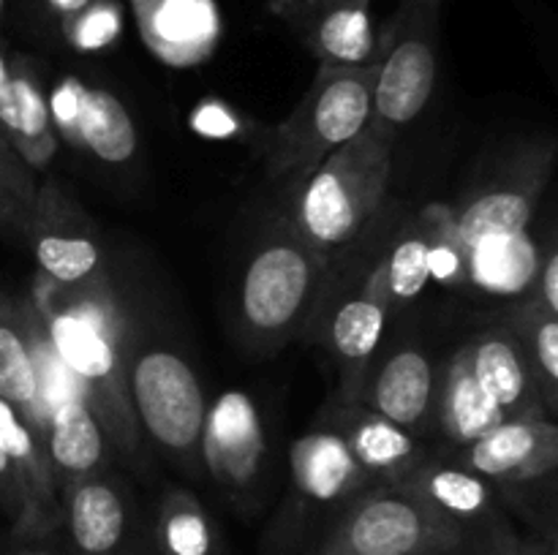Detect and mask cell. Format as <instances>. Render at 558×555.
Listing matches in <instances>:
<instances>
[{"label": "cell", "mask_w": 558, "mask_h": 555, "mask_svg": "<svg viewBox=\"0 0 558 555\" xmlns=\"http://www.w3.org/2000/svg\"><path fill=\"white\" fill-rule=\"evenodd\" d=\"M31 305L41 319L54 357L71 375L109 444L134 457L142 430L129 397V324L107 278L82 286H58L36 275Z\"/></svg>", "instance_id": "obj_1"}, {"label": "cell", "mask_w": 558, "mask_h": 555, "mask_svg": "<svg viewBox=\"0 0 558 555\" xmlns=\"http://www.w3.org/2000/svg\"><path fill=\"white\" fill-rule=\"evenodd\" d=\"M392 141L385 128L360 131L308 174L298 196V234L319 254L354 243L387 196Z\"/></svg>", "instance_id": "obj_2"}, {"label": "cell", "mask_w": 558, "mask_h": 555, "mask_svg": "<svg viewBox=\"0 0 558 555\" xmlns=\"http://www.w3.org/2000/svg\"><path fill=\"white\" fill-rule=\"evenodd\" d=\"M379 60L368 65L319 63L308 92L270 131L265 163L272 177H308L332 150L368 128Z\"/></svg>", "instance_id": "obj_3"}, {"label": "cell", "mask_w": 558, "mask_h": 555, "mask_svg": "<svg viewBox=\"0 0 558 555\" xmlns=\"http://www.w3.org/2000/svg\"><path fill=\"white\" fill-rule=\"evenodd\" d=\"M474 542L401 484H371L327 526L308 555H463Z\"/></svg>", "instance_id": "obj_4"}, {"label": "cell", "mask_w": 558, "mask_h": 555, "mask_svg": "<svg viewBox=\"0 0 558 555\" xmlns=\"http://www.w3.org/2000/svg\"><path fill=\"white\" fill-rule=\"evenodd\" d=\"M289 473V498L267 536V555H308L332 517L376 484L332 430H311L294 441Z\"/></svg>", "instance_id": "obj_5"}, {"label": "cell", "mask_w": 558, "mask_h": 555, "mask_svg": "<svg viewBox=\"0 0 558 555\" xmlns=\"http://www.w3.org/2000/svg\"><path fill=\"white\" fill-rule=\"evenodd\" d=\"M327 256L300 234L267 239L243 272L240 319L254 341L281 346L308 319L325 281Z\"/></svg>", "instance_id": "obj_6"}, {"label": "cell", "mask_w": 558, "mask_h": 555, "mask_svg": "<svg viewBox=\"0 0 558 555\" xmlns=\"http://www.w3.org/2000/svg\"><path fill=\"white\" fill-rule=\"evenodd\" d=\"M129 397L140 430L161 449L202 460L207 400L194 368L169 348H145L129 362Z\"/></svg>", "instance_id": "obj_7"}, {"label": "cell", "mask_w": 558, "mask_h": 555, "mask_svg": "<svg viewBox=\"0 0 558 555\" xmlns=\"http://www.w3.org/2000/svg\"><path fill=\"white\" fill-rule=\"evenodd\" d=\"M436 11L439 0H401L381 44L374 82L371 125L376 128L396 134L430 101L436 85Z\"/></svg>", "instance_id": "obj_8"}, {"label": "cell", "mask_w": 558, "mask_h": 555, "mask_svg": "<svg viewBox=\"0 0 558 555\" xmlns=\"http://www.w3.org/2000/svg\"><path fill=\"white\" fill-rule=\"evenodd\" d=\"M36 259L38 278L58 286L107 278L101 234L80 205L54 180L38 183L31 221L22 237Z\"/></svg>", "instance_id": "obj_9"}, {"label": "cell", "mask_w": 558, "mask_h": 555, "mask_svg": "<svg viewBox=\"0 0 558 555\" xmlns=\"http://www.w3.org/2000/svg\"><path fill=\"white\" fill-rule=\"evenodd\" d=\"M60 501L69 555H156L153 533L145 536L129 493L107 471L63 484Z\"/></svg>", "instance_id": "obj_10"}, {"label": "cell", "mask_w": 558, "mask_h": 555, "mask_svg": "<svg viewBox=\"0 0 558 555\" xmlns=\"http://www.w3.org/2000/svg\"><path fill=\"white\" fill-rule=\"evenodd\" d=\"M554 150H532L507 169L480 194L469 196L463 205L450 207L452 232L461 250L494 237L526 234L537 212L539 196L548 185Z\"/></svg>", "instance_id": "obj_11"}, {"label": "cell", "mask_w": 558, "mask_h": 555, "mask_svg": "<svg viewBox=\"0 0 558 555\" xmlns=\"http://www.w3.org/2000/svg\"><path fill=\"white\" fill-rule=\"evenodd\" d=\"M54 134L98 163L123 166L136 156L134 120L118 96L65 76L47 96Z\"/></svg>", "instance_id": "obj_12"}, {"label": "cell", "mask_w": 558, "mask_h": 555, "mask_svg": "<svg viewBox=\"0 0 558 555\" xmlns=\"http://www.w3.org/2000/svg\"><path fill=\"white\" fill-rule=\"evenodd\" d=\"M267 9L327 65H368L381 58L374 0H267Z\"/></svg>", "instance_id": "obj_13"}, {"label": "cell", "mask_w": 558, "mask_h": 555, "mask_svg": "<svg viewBox=\"0 0 558 555\" xmlns=\"http://www.w3.org/2000/svg\"><path fill=\"white\" fill-rule=\"evenodd\" d=\"M265 452V424L259 408L245 392H223L213 406H207L202 462L229 493H251L262 473Z\"/></svg>", "instance_id": "obj_14"}, {"label": "cell", "mask_w": 558, "mask_h": 555, "mask_svg": "<svg viewBox=\"0 0 558 555\" xmlns=\"http://www.w3.org/2000/svg\"><path fill=\"white\" fill-rule=\"evenodd\" d=\"M458 466L505 488L534 484L556 471L558 428L550 419H507L483 439L461 446Z\"/></svg>", "instance_id": "obj_15"}, {"label": "cell", "mask_w": 558, "mask_h": 555, "mask_svg": "<svg viewBox=\"0 0 558 555\" xmlns=\"http://www.w3.org/2000/svg\"><path fill=\"white\" fill-rule=\"evenodd\" d=\"M0 446L14 462L16 479L25 495V522L20 533L11 539L47 542L60 531V522H63L60 482L54 477L41 433H36L5 400H0Z\"/></svg>", "instance_id": "obj_16"}, {"label": "cell", "mask_w": 558, "mask_h": 555, "mask_svg": "<svg viewBox=\"0 0 558 555\" xmlns=\"http://www.w3.org/2000/svg\"><path fill=\"white\" fill-rule=\"evenodd\" d=\"M401 488L423 501L441 520L461 528L472 542L480 533H485L488 542H496L501 533H507L505 528H499V504L490 482L458 462L423 460L403 479Z\"/></svg>", "instance_id": "obj_17"}, {"label": "cell", "mask_w": 558, "mask_h": 555, "mask_svg": "<svg viewBox=\"0 0 558 555\" xmlns=\"http://www.w3.org/2000/svg\"><path fill=\"white\" fill-rule=\"evenodd\" d=\"M0 136L33 174H47L58 152L47 90L27 54H11V74L0 90Z\"/></svg>", "instance_id": "obj_18"}, {"label": "cell", "mask_w": 558, "mask_h": 555, "mask_svg": "<svg viewBox=\"0 0 558 555\" xmlns=\"http://www.w3.org/2000/svg\"><path fill=\"white\" fill-rule=\"evenodd\" d=\"M461 348L474 379L494 397L507 419H550L526 354L510 326L480 332Z\"/></svg>", "instance_id": "obj_19"}, {"label": "cell", "mask_w": 558, "mask_h": 555, "mask_svg": "<svg viewBox=\"0 0 558 555\" xmlns=\"http://www.w3.org/2000/svg\"><path fill=\"white\" fill-rule=\"evenodd\" d=\"M147 47L172 65L202 63L216 49L221 16L213 0H131Z\"/></svg>", "instance_id": "obj_20"}, {"label": "cell", "mask_w": 558, "mask_h": 555, "mask_svg": "<svg viewBox=\"0 0 558 555\" xmlns=\"http://www.w3.org/2000/svg\"><path fill=\"white\" fill-rule=\"evenodd\" d=\"M436 390L439 381L428 354L414 346H403L376 370L368 392V408L414 433L436 408Z\"/></svg>", "instance_id": "obj_21"}, {"label": "cell", "mask_w": 558, "mask_h": 555, "mask_svg": "<svg viewBox=\"0 0 558 555\" xmlns=\"http://www.w3.org/2000/svg\"><path fill=\"white\" fill-rule=\"evenodd\" d=\"M0 400L9 403L36 433H41V386L31 341L27 299L0 288Z\"/></svg>", "instance_id": "obj_22"}, {"label": "cell", "mask_w": 558, "mask_h": 555, "mask_svg": "<svg viewBox=\"0 0 558 555\" xmlns=\"http://www.w3.org/2000/svg\"><path fill=\"white\" fill-rule=\"evenodd\" d=\"M341 439L376 484H401L425 460L423 449L409 430L379 417L371 408H363L349 419L347 428L341 430Z\"/></svg>", "instance_id": "obj_23"}, {"label": "cell", "mask_w": 558, "mask_h": 555, "mask_svg": "<svg viewBox=\"0 0 558 555\" xmlns=\"http://www.w3.org/2000/svg\"><path fill=\"white\" fill-rule=\"evenodd\" d=\"M436 414H439L441 433L458 446L483 439L501 422H507L505 411L494 403V397L480 386L472 368L466 362L463 348L452 354L445 370L439 390H436Z\"/></svg>", "instance_id": "obj_24"}, {"label": "cell", "mask_w": 558, "mask_h": 555, "mask_svg": "<svg viewBox=\"0 0 558 555\" xmlns=\"http://www.w3.org/2000/svg\"><path fill=\"white\" fill-rule=\"evenodd\" d=\"M466 286L494 297H523L532 292L539 267V248L532 234L494 237L463 250Z\"/></svg>", "instance_id": "obj_25"}, {"label": "cell", "mask_w": 558, "mask_h": 555, "mask_svg": "<svg viewBox=\"0 0 558 555\" xmlns=\"http://www.w3.org/2000/svg\"><path fill=\"white\" fill-rule=\"evenodd\" d=\"M430 239H434V218L430 207L396 239L390 254L379 261L365 288L381 297L390 310L412 305L430 283Z\"/></svg>", "instance_id": "obj_26"}, {"label": "cell", "mask_w": 558, "mask_h": 555, "mask_svg": "<svg viewBox=\"0 0 558 555\" xmlns=\"http://www.w3.org/2000/svg\"><path fill=\"white\" fill-rule=\"evenodd\" d=\"M156 555H223L216 522L185 488H169L153 522Z\"/></svg>", "instance_id": "obj_27"}, {"label": "cell", "mask_w": 558, "mask_h": 555, "mask_svg": "<svg viewBox=\"0 0 558 555\" xmlns=\"http://www.w3.org/2000/svg\"><path fill=\"white\" fill-rule=\"evenodd\" d=\"M387 319H390L387 303L365 286L363 292L338 305L330 321V343L338 357L352 368H365L379 348Z\"/></svg>", "instance_id": "obj_28"}, {"label": "cell", "mask_w": 558, "mask_h": 555, "mask_svg": "<svg viewBox=\"0 0 558 555\" xmlns=\"http://www.w3.org/2000/svg\"><path fill=\"white\" fill-rule=\"evenodd\" d=\"M512 335L521 343L548 414L558 406V316L529 297L515 313Z\"/></svg>", "instance_id": "obj_29"}, {"label": "cell", "mask_w": 558, "mask_h": 555, "mask_svg": "<svg viewBox=\"0 0 558 555\" xmlns=\"http://www.w3.org/2000/svg\"><path fill=\"white\" fill-rule=\"evenodd\" d=\"M58 25L76 52H101L123 33V5L120 0H90L85 9L65 16Z\"/></svg>", "instance_id": "obj_30"}, {"label": "cell", "mask_w": 558, "mask_h": 555, "mask_svg": "<svg viewBox=\"0 0 558 555\" xmlns=\"http://www.w3.org/2000/svg\"><path fill=\"white\" fill-rule=\"evenodd\" d=\"M434 218V239H430V283H441L447 288L466 286V259L452 232L450 207H430Z\"/></svg>", "instance_id": "obj_31"}, {"label": "cell", "mask_w": 558, "mask_h": 555, "mask_svg": "<svg viewBox=\"0 0 558 555\" xmlns=\"http://www.w3.org/2000/svg\"><path fill=\"white\" fill-rule=\"evenodd\" d=\"M0 511L9 517L11 536H16L22 522H25V495H22V484L16 479L14 462L9 460L3 446H0Z\"/></svg>", "instance_id": "obj_32"}, {"label": "cell", "mask_w": 558, "mask_h": 555, "mask_svg": "<svg viewBox=\"0 0 558 555\" xmlns=\"http://www.w3.org/2000/svg\"><path fill=\"white\" fill-rule=\"evenodd\" d=\"M33 205L25 196L16 194L14 185L0 174V234H14V237H25L27 221H31Z\"/></svg>", "instance_id": "obj_33"}, {"label": "cell", "mask_w": 558, "mask_h": 555, "mask_svg": "<svg viewBox=\"0 0 558 555\" xmlns=\"http://www.w3.org/2000/svg\"><path fill=\"white\" fill-rule=\"evenodd\" d=\"M532 292L534 299H537L543 308H548L550 313L558 316V250L554 243H548V248L539 254V267Z\"/></svg>", "instance_id": "obj_34"}, {"label": "cell", "mask_w": 558, "mask_h": 555, "mask_svg": "<svg viewBox=\"0 0 558 555\" xmlns=\"http://www.w3.org/2000/svg\"><path fill=\"white\" fill-rule=\"evenodd\" d=\"M0 174H3V177L14 185L16 194L25 196L31 205L36 201V190H38L36 174H33L31 169L20 161V156L5 145L3 136H0Z\"/></svg>", "instance_id": "obj_35"}, {"label": "cell", "mask_w": 558, "mask_h": 555, "mask_svg": "<svg viewBox=\"0 0 558 555\" xmlns=\"http://www.w3.org/2000/svg\"><path fill=\"white\" fill-rule=\"evenodd\" d=\"M499 555H556V547L554 539H548V542H526V539L505 533L499 539Z\"/></svg>", "instance_id": "obj_36"}, {"label": "cell", "mask_w": 558, "mask_h": 555, "mask_svg": "<svg viewBox=\"0 0 558 555\" xmlns=\"http://www.w3.org/2000/svg\"><path fill=\"white\" fill-rule=\"evenodd\" d=\"M36 3L41 5L49 16H54L58 22H63L65 16H71V14H76L80 9H85L90 0H36Z\"/></svg>", "instance_id": "obj_37"}, {"label": "cell", "mask_w": 558, "mask_h": 555, "mask_svg": "<svg viewBox=\"0 0 558 555\" xmlns=\"http://www.w3.org/2000/svg\"><path fill=\"white\" fill-rule=\"evenodd\" d=\"M0 555H69V553H65V550L44 547V542H16L14 539V547H9Z\"/></svg>", "instance_id": "obj_38"}, {"label": "cell", "mask_w": 558, "mask_h": 555, "mask_svg": "<svg viewBox=\"0 0 558 555\" xmlns=\"http://www.w3.org/2000/svg\"><path fill=\"white\" fill-rule=\"evenodd\" d=\"M507 533H510V531H507ZM501 536H505V533H501ZM499 536V539H501ZM499 539H496V542L494 544H490V547L488 550H485V553L483 555H499Z\"/></svg>", "instance_id": "obj_39"}, {"label": "cell", "mask_w": 558, "mask_h": 555, "mask_svg": "<svg viewBox=\"0 0 558 555\" xmlns=\"http://www.w3.org/2000/svg\"><path fill=\"white\" fill-rule=\"evenodd\" d=\"M5 3H9V0H0V25H3V16H5Z\"/></svg>", "instance_id": "obj_40"}]
</instances>
